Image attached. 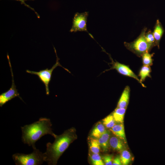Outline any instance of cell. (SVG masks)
<instances>
[{"label": "cell", "mask_w": 165, "mask_h": 165, "mask_svg": "<svg viewBox=\"0 0 165 165\" xmlns=\"http://www.w3.org/2000/svg\"><path fill=\"white\" fill-rule=\"evenodd\" d=\"M76 137L72 128L65 131L60 135H56L53 143L48 142L46 145V151L43 153L44 161L49 165L56 164L60 157Z\"/></svg>", "instance_id": "cell-1"}, {"label": "cell", "mask_w": 165, "mask_h": 165, "mask_svg": "<svg viewBox=\"0 0 165 165\" xmlns=\"http://www.w3.org/2000/svg\"><path fill=\"white\" fill-rule=\"evenodd\" d=\"M52 126L49 119L41 118L37 121L21 127L23 142L31 146L33 149L36 148L35 143L43 136L50 134L54 138L56 136L52 131Z\"/></svg>", "instance_id": "cell-2"}, {"label": "cell", "mask_w": 165, "mask_h": 165, "mask_svg": "<svg viewBox=\"0 0 165 165\" xmlns=\"http://www.w3.org/2000/svg\"><path fill=\"white\" fill-rule=\"evenodd\" d=\"M147 30L146 28H144L139 36L133 41L124 43L127 49L138 57H141L145 53L149 52L153 47L148 42L146 39L145 34Z\"/></svg>", "instance_id": "cell-3"}, {"label": "cell", "mask_w": 165, "mask_h": 165, "mask_svg": "<svg viewBox=\"0 0 165 165\" xmlns=\"http://www.w3.org/2000/svg\"><path fill=\"white\" fill-rule=\"evenodd\" d=\"M12 157L16 165H41L44 162L43 153L36 148L30 154L16 153Z\"/></svg>", "instance_id": "cell-4"}, {"label": "cell", "mask_w": 165, "mask_h": 165, "mask_svg": "<svg viewBox=\"0 0 165 165\" xmlns=\"http://www.w3.org/2000/svg\"><path fill=\"white\" fill-rule=\"evenodd\" d=\"M53 47L54 51L56 54L57 59L56 63L50 69H49L48 68H46L44 70H40L38 72L32 71L28 70H26V72L27 73L35 75L38 76L40 80L45 85L46 94L47 95H49V83L51 80L52 72L53 70L56 67L58 66H61L70 73V72L68 69L64 68L61 64L59 62L60 59L57 56L56 49L54 47Z\"/></svg>", "instance_id": "cell-5"}, {"label": "cell", "mask_w": 165, "mask_h": 165, "mask_svg": "<svg viewBox=\"0 0 165 165\" xmlns=\"http://www.w3.org/2000/svg\"><path fill=\"white\" fill-rule=\"evenodd\" d=\"M101 48L103 51L105 52L108 55L111 61V62L108 63L110 68L105 70L103 72L115 69L121 75L132 78L137 80L143 87H146L142 82L141 81L138 76L130 68L129 66L120 63L116 61H114L112 58L111 55L107 53L102 47H101Z\"/></svg>", "instance_id": "cell-6"}, {"label": "cell", "mask_w": 165, "mask_h": 165, "mask_svg": "<svg viewBox=\"0 0 165 165\" xmlns=\"http://www.w3.org/2000/svg\"><path fill=\"white\" fill-rule=\"evenodd\" d=\"M88 12L82 13L77 12L75 14L72 20V27L70 30L71 32H76L78 31H85L90 34L87 28Z\"/></svg>", "instance_id": "cell-7"}, {"label": "cell", "mask_w": 165, "mask_h": 165, "mask_svg": "<svg viewBox=\"0 0 165 165\" xmlns=\"http://www.w3.org/2000/svg\"><path fill=\"white\" fill-rule=\"evenodd\" d=\"M7 57L11 72L12 83L10 88L8 90L2 93L0 95V106L1 107H2L3 105L9 101L16 97H18L23 101L21 97L20 96V94L18 92L17 90L16 89V86L14 81L13 74L12 66L8 54H7Z\"/></svg>", "instance_id": "cell-8"}, {"label": "cell", "mask_w": 165, "mask_h": 165, "mask_svg": "<svg viewBox=\"0 0 165 165\" xmlns=\"http://www.w3.org/2000/svg\"><path fill=\"white\" fill-rule=\"evenodd\" d=\"M155 39V45L160 48V42L164 33V29L159 20H157L152 32Z\"/></svg>", "instance_id": "cell-9"}, {"label": "cell", "mask_w": 165, "mask_h": 165, "mask_svg": "<svg viewBox=\"0 0 165 165\" xmlns=\"http://www.w3.org/2000/svg\"><path fill=\"white\" fill-rule=\"evenodd\" d=\"M130 89L126 86L123 90L117 104V107L127 108L129 102Z\"/></svg>", "instance_id": "cell-10"}, {"label": "cell", "mask_w": 165, "mask_h": 165, "mask_svg": "<svg viewBox=\"0 0 165 165\" xmlns=\"http://www.w3.org/2000/svg\"><path fill=\"white\" fill-rule=\"evenodd\" d=\"M122 141L115 135L110 136L109 140V146L114 150L122 151L124 147Z\"/></svg>", "instance_id": "cell-11"}, {"label": "cell", "mask_w": 165, "mask_h": 165, "mask_svg": "<svg viewBox=\"0 0 165 165\" xmlns=\"http://www.w3.org/2000/svg\"><path fill=\"white\" fill-rule=\"evenodd\" d=\"M110 130L115 135L124 141H126L124 126L123 123L116 124Z\"/></svg>", "instance_id": "cell-12"}, {"label": "cell", "mask_w": 165, "mask_h": 165, "mask_svg": "<svg viewBox=\"0 0 165 165\" xmlns=\"http://www.w3.org/2000/svg\"><path fill=\"white\" fill-rule=\"evenodd\" d=\"M110 132L106 130L97 139L104 151H108L109 146V140L110 137Z\"/></svg>", "instance_id": "cell-13"}, {"label": "cell", "mask_w": 165, "mask_h": 165, "mask_svg": "<svg viewBox=\"0 0 165 165\" xmlns=\"http://www.w3.org/2000/svg\"><path fill=\"white\" fill-rule=\"evenodd\" d=\"M126 108L117 107L113 112L112 115L116 122L123 123Z\"/></svg>", "instance_id": "cell-14"}, {"label": "cell", "mask_w": 165, "mask_h": 165, "mask_svg": "<svg viewBox=\"0 0 165 165\" xmlns=\"http://www.w3.org/2000/svg\"><path fill=\"white\" fill-rule=\"evenodd\" d=\"M105 126L101 123H98L93 129L91 135L94 138H99L106 130Z\"/></svg>", "instance_id": "cell-15"}, {"label": "cell", "mask_w": 165, "mask_h": 165, "mask_svg": "<svg viewBox=\"0 0 165 165\" xmlns=\"http://www.w3.org/2000/svg\"><path fill=\"white\" fill-rule=\"evenodd\" d=\"M151 71L150 66L143 65L141 67L138 74L141 81L142 82H144L147 77L151 78L150 73Z\"/></svg>", "instance_id": "cell-16"}, {"label": "cell", "mask_w": 165, "mask_h": 165, "mask_svg": "<svg viewBox=\"0 0 165 165\" xmlns=\"http://www.w3.org/2000/svg\"><path fill=\"white\" fill-rule=\"evenodd\" d=\"M90 150L91 152L94 153H99L101 146L97 138H91L89 141Z\"/></svg>", "instance_id": "cell-17"}, {"label": "cell", "mask_w": 165, "mask_h": 165, "mask_svg": "<svg viewBox=\"0 0 165 165\" xmlns=\"http://www.w3.org/2000/svg\"><path fill=\"white\" fill-rule=\"evenodd\" d=\"M120 158L123 165H128L130 162L131 156L130 153L128 150H123L121 152Z\"/></svg>", "instance_id": "cell-18"}, {"label": "cell", "mask_w": 165, "mask_h": 165, "mask_svg": "<svg viewBox=\"0 0 165 165\" xmlns=\"http://www.w3.org/2000/svg\"><path fill=\"white\" fill-rule=\"evenodd\" d=\"M154 53L150 54L149 52L144 53L141 56L143 65L150 66L153 64V59L152 58Z\"/></svg>", "instance_id": "cell-19"}, {"label": "cell", "mask_w": 165, "mask_h": 165, "mask_svg": "<svg viewBox=\"0 0 165 165\" xmlns=\"http://www.w3.org/2000/svg\"><path fill=\"white\" fill-rule=\"evenodd\" d=\"M116 121L112 114H110L103 119V123L105 127L111 129L115 124Z\"/></svg>", "instance_id": "cell-20"}, {"label": "cell", "mask_w": 165, "mask_h": 165, "mask_svg": "<svg viewBox=\"0 0 165 165\" xmlns=\"http://www.w3.org/2000/svg\"><path fill=\"white\" fill-rule=\"evenodd\" d=\"M92 163L94 165H104L105 164L101 157L98 153L93 154L90 156Z\"/></svg>", "instance_id": "cell-21"}, {"label": "cell", "mask_w": 165, "mask_h": 165, "mask_svg": "<svg viewBox=\"0 0 165 165\" xmlns=\"http://www.w3.org/2000/svg\"><path fill=\"white\" fill-rule=\"evenodd\" d=\"M146 39L148 42L153 47L155 46V39L153 32L150 30L146 32L145 34Z\"/></svg>", "instance_id": "cell-22"}, {"label": "cell", "mask_w": 165, "mask_h": 165, "mask_svg": "<svg viewBox=\"0 0 165 165\" xmlns=\"http://www.w3.org/2000/svg\"><path fill=\"white\" fill-rule=\"evenodd\" d=\"M102 159L103 160L105 164L106 165H112L113 155H106L103 156Z\"/></svg>", "instance_id": "cell-23"}, {"label": "cell", "mask_w": 165, "mask_h": 165, "mask_svg": "<svg viewBox=\"0 0 165 165\" xmlns=\"http://www.w3.org/2000/svg\"><path fill=\"white\" fill-rule=\"evenodd\" d=\"M15 0L20 2L21 4H23V5H24L25 6L29 8L31 10H33V11H34L35 12V14H36V16H37V17L38 18H40V16H39V15L36 12V11H35V10L33 8L31 7V6H30L29 5L25 3V1L26 0Z\"/></svg>", "instance_id": "cell-24"}, {"label": "cell", "mask_w": 165, "mask_h": 165, "mask_svg": "<svg viewBox=\"0 0 165 165\" xmlns=\"http://www.w3.org/2000/svg\"><path fill=\"white\" fill-rule=\"evenodd\" d=\"M112 165H122L121 162L120 156H117L113 160Z\"/></svg>", "instance_id": "cell-25"}]
</instances>
